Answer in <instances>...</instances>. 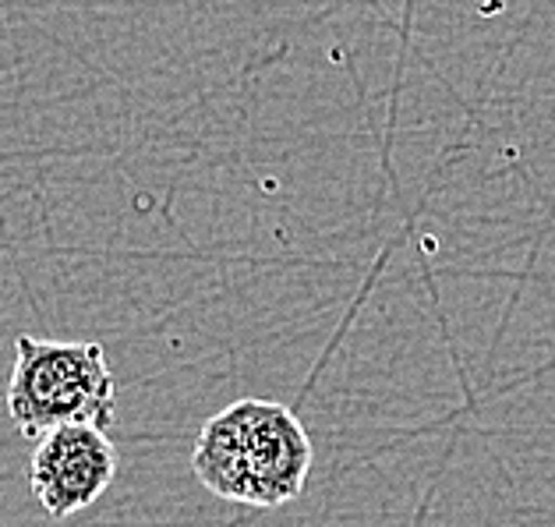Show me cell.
I'll use <instances>...</instances> for the list:
<instances>
[{
	"mask_svg": "<svg viewBox=\"0 0 555 527\" xmlns=\"http://www.w3.org/2000/svg\"><path fill=\"white\" fill-rule=\"evenodd\" d=\"M192 471L227 503L283 506L305 492L311 439L291 408L276 400H237L202 425Z\"/></svg>",
	"mask_w": 555,
	"mask_h": 527,
	"instance_id": "1",
	"label": "cell"
},
{
	"mask_svg": "<svg viewBox=\"0 0 555 527\" xmlns=\"http://www.w3.org/2000/svg\"><path fill=\"white\" fill-rule=\"evenodd\" d=\"M117 380L103 344L39 340L22 333L8 380V414L25 439L61 425H111Z\"/></svg>",
	"mask_w": 555,
	"mask_h": 527,
	"instance_id": "2",
	"label": "cell"
},
{
	"mask_svg": "<svg viewBox=\"0 0 555 527\" xmlns=\"http://www.w3.org/2000/svg\"><path fill=\"white\" fill-rule=\"evenodd\" d=\"M117 450L103 425H61L36 439L29 485L47 517L64 520L89 510L111 489Z\"/></svg>",
	"mask_w": 555,
	"mask_h": 527,
	"instance_id": "3",
	"label": "cell"
}]
</instances>
